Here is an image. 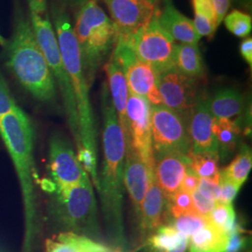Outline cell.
Masks as SVG:
<instances>
[{
    "mask_svg": "<svg viewBox=\"0 0 252 252\" xmlns=\"http://www.w3.org/2000/svg\"><path fill=\"white\" fill-rule=\"evenodd\" d=\"M101 108L104 119V162L98 192L109 234L115 243L123 246L126 243L123 215L126 145L107 82L102 86Z\"/></svg>",
    "mask_w": 252,
    "mask_h": 252,
    "instance_id": "obj_1",
    "label": "cell"
},
{
    "mask_svg": "<svg viewBox=\"0 0 252 252\" xmlns=\"http://www.w3.org/2000/svg\"><path fill=\"white\" fill-rule=\"evenodd\" d=\"M0 136L13 162L22 189L25 234L22 252H32L38 234L34 163V128L18 106L0 120Z\"/></svg>",
    "mask_w": 252,
    "mask_h": 252,
    "instance_id": "obj_2",
    "label": "cell"
},
{
    "mask_svg": "<svg viewBox=\"0 0 252 252\" xmlns=\"http://www.w3.org/2000/svg\"><path fill=\"white\" fill-rule=\"evenodd\" d=\"M6 63L21 86L34 98L52 103L56 97L55 81L36 41L30 20L19 13L8 40Z\"/></svg>",
    "mask_w": 252,
    "mask_h": 252,
    "instance_id": "obj_3",
    "label": "cell"
},
{
    "mask_svg": "<svg viewBox=\"0 0 252 252\" xmlns=\"http://www.w3.org/2000/svg\"><path fill=\"white\" fill-rule=\"evenodd\" d=\"M54 31L64 67L72 84L79 117L81 146L97 157L96 128L89 97V84L81 62V53L65 8L60 4L52 7Z\"/></svg>",
    "mask_w": 252,
    "mask_h": 252,
    "instance_id": "obj_4",
    "label": "cell"
},
{
    "mask_svg": "<svg viewBox=\"0 0 252 252\" xmlns=\"http://www.w3.org/2000/svg\"><path fill=\"white\" fill-rule=\"evenodd\" d=\"M73 32L80 49L83 71L91 86L100 65L116 45L117 32L95 0H86L76 9Z\"/></svg>",
    "mask_w": 252,
    "mask_h": 252,
    "instance_id": "obj_5",
    "label": "cell"
},
{
    "mask_svg": "<svg viewBox=\"0 0 252 252\" xmlns=\"http://www.w3.org/2000/svg\"><path fill=\"white\" fill-rule=\"evenodd\" d=\"M52 194L50 213L63 232L99 239L97 203L88 174L78 184L56 187Z\"/></svg>",
    "mask_w": 252,
    "mask_h": 252,
    "instance_id": "obj_6",
    "label": "cell"
},
{
    "mask_svg": "<svg viewBox=\"0 0 252 252\" xmlns=\"http://www.w3.org/2000/svg\"><path fill=\"white\" fill-rule=\"evenodd\" d=\"M28 5L30 9L29 20L36 41L42 54H44L54 81H56L59 86L68 126L74 136L77 149L80 150L82 146L72 84L64 67L56 34L47 11V2L46 0H28Z\"/></svg>",
    "mask_w": 252,
    "mask_h": 252,
    "instance_id": "obj_7",
    "label": "cell"
},
{
    "mask_svg": "<svg viewBox=\"0 0 252 252\" xmlns=\"http://www.w3.org/2000/svg\"><path fill=\"white\" fill-rule=\"evenodd\" d=\"M153 156L176 153L189 157L191 141L187 119L164 105H151Z\"/></svg>",
    "mask_w": 252,
    "mask_h": 252,
    "instance_id": "obj_8",
    "label": "cell"
},
{
    "mask_svg": "<svg viewBox=\"0 0 252 252\" xmlns=\"http://www.w3.org/2000/svg\"><path fill=\"white\" fill-rule=\"evenodd\" d=\"M159 12V11H158ZM158 13L135 35L118 38L129 46L137 58L151 64L158 74L175 68L176 44L174 39L160 26Z\"/></svg>",
    "mask_w": 252,
    "mask_h": 252,
    "instance_id": "obj_9",
    "label": "cell"
},
{
    "mask_svg": "<svg viewBox=\"0 0 252 252\" xmlns=\"http://www.w3.org/2000/svg\"><path fill=\"white\" fill-rule=\"evenodd\" d=\"M111 56L122 65L130 94L147 98L153 106L162 105L157 87L158 73L151 64L137 58L132 49L122 40H117Z\"/></svg>",
    "mask_w": 252,
    "mask_h": 252,
    "instance_id": "obj_10",
    "label": "cell"
},
{
    "mask_svg": "<svg viewBox=\"0 0 252 252\" xmlns=\"http://www.w3.org/2000/svg\"><path fill=\"white\" fill-rule=\"evenodd\" d=\"M157 87L162 105L186 119L202 94L198 91L196 80L183 75L176 68L158 74Z\"/></svg>",
    "mask_w": 252,
    "mask_h": 252,
    "instance_id": "obj_11",
    "label": "cell"
},
{
    "mask_svg": "<svg viewBox=\"0 0 252 252\" xmlns=\"http://www.w3.org/2000/svg\"><path fill=\"white\" fill-rule=\"evenodd\" d=\"M126 119L134 150L150 167L154 168L150 102L145 97L129 93Z\"/></svg>",
    "mask_w": 252,
    "mask_h": 252,
    "instance_id": "obj_12",
    "label": "cell"
},
{
    "mask_svg": "<svg viewBox=\"0 0 252 252\" xmlns=\"http://www.w3.org/2000/svg\"><path fill=\"white\" fill-rule=\"evenodd\" d=\"M108 7L118 38H128L146 27L158 13L149 0H102Z\"/></svg>",
    "mask_w": 252,
    "mask_h": 252,
    "instance_id": "obj_13",
    "label": "cell"
},
{
    "mask_svg": "<svg viewBox=\"0 0 252 252\" xmlns=\"http://www.w3.org/2000/svg\"><path fill=\"white\" fill-rule=\"evenodd\" d=\"M49 169L56 187L78 184L87 174L71 146L60 135H53L50 140Z\"/></svg>",
    "mask_w": 252,
    "mask_h": 252,
    "instance_id": "obj_14",
    "label": "cell"
},
{
    "mask_svg": "<svg viewBox=\"0 0 252 252\" xmlns=\"http://www.w3.org/2000/svg\"><path fill=\"white\" fill-rule=\"evenodd\" d=\"M154 168L150 167L136 153L132 143L126 145L124 183L138 218L141 204L154 179Z\"/></svg>",
    "mask_w": 252,
    "mask_h": 252,
    "instance_id": "obj_15",
    "label": "cell"
},
{
    "mask_svg": "<svg viewBox=\"0 0 252 252\" xmlns=\"http://www.w3.org/2000/svg\"><path fill=\"white\" fill-rule=\"evenodd\" d=\"M213 119L209 99L202 93L187 119L192 153H219L218 142L212 130Z\"/></svg>",
    "mask_w": 252,
    "mask_h": 252,
    "instance_id": "obj_16",
    "label": "cell"
},
{
    "mask_svg": "<svg viewBox=\"0 0 252 252\" xmlns=\"http://www.w3.org/2000/svg\"><path fill=\"white\" fill-rule=\"evenodd\" d=\"M189 164V157L167 153L154 158V177L166 197L180 189V183Z\"/></svg>",
    "mask_w": 252,
    "mask_h": 252,
    "instance_id": "obj_17",
    "label": "cell"
},
{
    "mask_svg": "<svg viewBox=\"0 0 252 252\" xmlns=\"http://www.w3.org/2000/svg\"><path fill=\"white\" fill-rule=\"evenodd\" d=\"M106 72L108 76V90L117 114L119 125L121 126L124 134L125 144H128L131 143L126 119V105L129 95V90L127 87L125 72L122 65L113 56L110 57L106 65Z\"/></svg>",
    "mask_w": 252,
    "mask_h": 252,
    "instance_id": "obj_18",
    "label": "cell"
},
{
    "mask_svg": "<svg viewBox=\"0 0 252 252\" xmlns=\"http://www.w3.org/2000/svg\"><path fill=\"white\" fill-rule=\"evenodd\" d=\"M158 22L173 39L184 44L197 45L200 36L196 33L192 20L182 14L172 0H164L163 8L158 12Z\"/></svg>",
    "mask_w": 252,
    "mask_h": 252,
    "instance_id": "obj_19",
    "label": "cell"
},
{
    "mask_svg": "<svg viewBox=\"0 0 252 252\" xmlns=\"http://www.w3.org/2000/svg\"><path fill=\"white\" fill-rule=\"evenodd\" d=\"M164 208L165 196L154 178L142 201L138 216L140 232L144 240L162 225Z\"/></svg>",
    "mask_w": 252,
    "mask_h": 252,
    "instance_id": "obj_20",
    "label": "cell"
},
{
    "mask_svg": "<svg viewBox=\"0 0 252 252\" xmlns=\"http://www.w3.org/2000/svg\"><path fill=\"white\" fill-rule=\"evenodd\" d=\"M46 252H115L105 244L72 232H62L55 238L47 239Z\"/></svg>",
    "mask_w": 252,
    "mask_h": 252,
    "instance_id": "obj_21",
    "label": "cell"
},
{
    "mask_svg": "<svg viewBox=\"0 0 252 252\" xmlns=\"http://www.w3.org/2000/svg\"><path fill=\"white\" fill-rule=\"evenodd\" d=\"M152 252H186L189 238L171 224H162L146 240Z\"/></svg>",
    "mask_w": 252,
    "mask_h": 252,
    "instance_id": "obj_22",
    "label": "cell"
},
{
    "mask_svg": "<svg viewBox=\"0 0 252 252\" xmlns=\"http://www.w3.org/2000/svg\"><path fill=\"white\" fill-rule=\"evenodd\" d=\"M246 106L245 96L234 88H224L218 91L209 100V108L213 117L230 119L241 115Z\"/></svg>",
    "mask_w": 252,
    "mask_h": 252,
    "instance_id": "obj_23",
    "label": "cell"
},
{
    "mask_svg": "<svg viewBox=\"0 0 252 252\" xmlns=\"http://www.w3.org/2000/svg\"><path fill=\"white\" fill-rule=\"evenodd\" d=\"M229 234L210 221L189 238V252H225Z\"/></svg>",
    "mask_w": 252,
    "mask_h": 252,
    "instance_id": "obj_24",
    "label": "cell"
},
{
    "mask_svg": "<svg viewBox=\"0 0 252 252\" xmlns=\"http://www.w3.org/2000/svg\"><path fill=\"white\" fill-rule=\"evenodd\" d=\"M175 68L196 81L203 79L205 67L198 46L184 43L176 46Z\"/></svg>",
    "mask_w": 252,
    "mask_h": 252,
    "instance_id": "obj_25",
    "label": "cell"
},
{
    "mask_svg": "<svg viewBox=\"0 0 252 252\" xmlns=\"http://www.w3.org/2000/svg\"><path fill=\"white\" fill-rule=\"evenodd\" d=\"M212 130L218 142V151L222 158L228 157L236 148L241 127L233 120L214 118Z\"/></svg>",
    "mask_w": 252,
    "mask_h": 252,
    "instance_id": "obj_26",
    "label": "cell"
},
{
    "mask_svg": "<svg viewBox=\"0 0 252 252\" xmlns=\"http://www.w3.org/2000/svg\"><path fill=\"white\" fill-rule=\"evenodd\" d=\"M219 153H191L189 165L200 179L220 184V172L219 170Z\"/></svg>",
    "mask_w": 252,
    "mask_h": 252,
    "instance_id": "obj_27",
    "label": "cell"
},
{
    "mask_svg": "<svg viewBox=\"0 0 252 252\" xmlns=\"http://www.w3.org/2000/svg\"><path fill=\"white\" fill-rule=\"evenodd\" d=\"M252 166V151L247 145H243L234 160L221 173L241 188L248 179Z\"/></svg>",
    "mask_w": 252,
    "mask_h": 252,
    "instance_id": "obj_28",
    "label": "cell"
},
{
    "mask_svg": "<svg viewBox=\"0 0 252 252\" xmlns=\"http://www.w3.org/2000/svg\"><path fill=\"white\" fill-rule=\"evenodd\" d=\"M207 218L212 224L228 234H231L239 225L236 221V216L232 204L216 203Z\"/></svg>",
    "mask_w": 252,
    "mask_h": 252,
    "instance_id": "obj_29",
    "label": "cell"
},
{
    "mask_svg": "<svg viewBox=\"0 0 252 252\" xmlns=\"http://www.w3.org/2000/svg\"><path fill=\"white\" fill-rule=\"evenodd\" d=\"M223 22L228 31L237 37L249 36L252 32V15L242 10H232L229 14L226 15Z\"/></svg>",
    "mask_w": 252,
    "mask_h": 252,
    "instance_id": "obj_30",
    "label": "cell"
},
{
    "mask_svg": "<svg viewBox=\"0 0 252 252\" xmlns=\"http://www.w3.org/2000/svg\"><path fill=\"white\" fill-rule=\"evenodd\" d=\"M165 208H167L170 215V220L181 215L195 212L192 206L191 195L181 189L175 192L171 196L165 198Z\"/></svg>",
    "mask_w": 252,
    "mask_h": 252,
    "instance_id": "obj_31",
    "label": "cell"
},
{
    "mask_svg": "<svg viewBox=\"0 0 252 252\" xmlns=\"http://www.w3.org/2000/svg\"><path fill=\"white\" fill-rule=\"evenodd\" d=\"M180 233L189 238L192 234L198 232L200 229L207 225L209 222L207 217L201 216L197 213H187L172 220L169 221Z\"/></svg>",
    "mask_w": 252,
    "mask_h": 252,
    "instance_id": "obj_32",
    "label": "cell"
},
{
    "mask_svg": "<svg viewBox=\"0 0 252 252\" xmlns=\"http://www.w3.org/2000/svg\"><path fill=\"white\" fill-rule=\"evenodd\" d=\"M17 107L13 99L6 79L0 72V120Z\"/></svg>",
    "mask_w": 252,
    "mask_h": 252,
    "instance_id": "obj_33",
    "label": "cell"
},
{
    "mask_svg": "<svg viewBox=\"0 0 252 252\" xmlns=\"http://www.w3.org/2000/svg\"><path fill=\"white\" fill-rule=\"evenodd\" d=\"M220 193L219 201L217 203L222 204H232L240 189L239 186H237L232 180L226 178L222 173H220Z\"/></svg>",
    "mask_w": 252,
    "mask_h": 252,
    "instance_id": "obj_34",
    "label": "cell"
},
{
    "mask_svg": "<svg viewBox=\"0 0 252 252\" xmlns=\"http://www.w3.org/2000/svg\"><path fill=\"white\" fill-rule=\"evenodd\" d=\"M193 27L200 37L214 36L217 30V26L214 21L207 18V16L194 12V19L192 21Z\"/></svg>",
    "mask_w": 252,
    "mask_h": 252,
    "instance_id": "obj_35",
    "label": "cell"
},
{
    "mask_svg": "<svg viewBox=\"0 0 252 252\" xmlns=\"http://www.w3.org/2000/svg\"><path fill=\"white\" fill-rule=\"evenodd\" d=\"M248 238L244 235L243 228L239 224L234 231L229 234L225 252H240L246 248Z\"/></svg>",
    "mask_w": 252,
    "mask_h": 252,
    "instance_id": "obj_36",
    "label": "cell"
},
{
    "mask_svg": "<svg viewBox=\"0 0 252 252\" xmlns=\"http://www.w3.org/2000/svg\"><path fill=\"white\" fill-rule=\"evenodd\" d=\"M190 195L192 199V206H193L194 211L201 216L208 217L209 213L215 207L216 202L206 198L199 192L197 189L193 191Z\"/></svg>",
    "mask_w": 252,
    "mask_h": 252,
    "instance_id": "obj_37",
    "label": "cell"
},
{
    "mask_svg": "<svg viewBox=\"0 0 252 252\" xmlns=\"http://www.w3.org/2000/svg\"><path fill=\"white\" fill-rule=\"evenodd\" d=\"M197 190L206 198L214 201L216 203L219 201L220 193V184H217L215 182H212L210 180L200 179V183H199Z\"/></svg>",
    "mask_w": 252,
    "mask_h": 252,
    "instance_id": "obj_38",
    "label": "cell"
},
{
    "mask_svg": "<svg viewBox=\"0 0 252 252\" xmlns=\"http://www.w3.org/2000/svg\"><path fill=\"white\" fill-rule=\"evenodd\" d=\"M199 183H200V178L191 170L189 165L186 169L184 178L180 183V189L191 194L193 191L198 189Z\"/></svg>",
    "mask_w": 252,
    "mask_h": 252,
    "instance_id": "obj_39",
    "label": "cell"
},
{
    "mask_svg": "<svg viewBox=\"0 0 252 252\" xmlns=\"http://www.w3.org/2000/svg\"><path fill=\"white\" fill-rule=\"evenodd\" d=\"M191 5L194 12L205 15L215 22V14L211 0H191Z\"/></svg>",
    "mask_w": 252,
    "mask_h": 252,
    "instance_id": "obj_40",
    "label": "cell"
},
{
    "mask_svg": "<svg viewBox=\"0 0 252 252\" xmlns=\"http://www.w3.org/2000/svg\"><path fill=\"white\" fill-rule=\"evenodd\" d=\"M211 1H212L214 14H215L216 26L217 27H220V25L223 22V19L225 18L227 15L232 0H211Z\"/></svg>",
    "mask_w": 252,
    "mask_h": 252,
    "instance_id": "obj_41",
    "label": "cell"
},
{
    "mask_svg": "<svg viewBox=\"0 0 252 252\" xmlns=\"http://www.w3.org/2000/svg\"><path fill=\"white\" fill-rule=\"evenodd\" d=\"M240 55L250 66L252 65V37H247L239 46Z\"/></svg>",
    "mask_w": 252,
    "mask_h": 252,
    "instance_id": "obj_42",
    "label": "cell"
},
{
    "mask_svg": "<svg viewBox=\"0 0 252 252\" xmlns=\"http://www.w3.org/2000/svg\"><path fill=\"white\" fill-rule=\"evenodd\" d=\"M86 0H60V5H62L63 8L69 7L71 9H77Z\"/></svg>",
    "mask_w": 252,
    "mask_h": 252,
    "instance_id": "obj_43",
    "label": "cell"
},
{
    "mask_svg": "<svg viewBox=\"0 0 252 252\" xmlns=\"http://www.w3.org/2000/svg\"><path fill=\"white\" fill-rule=\"evenodd\" d=\"M239 6H241L246 10H252V0H235Z\"/></svg>",
    "mask_w": 252,
    "mask_h": 252,
    "instance_id": "obj_44",
    "label": "cell"
},
{
    "mask_svg": "<svg viewBox=\"0 0 252 252\" xmlns=\"http://www.w3.org/2000/svg\"><path fill=\"white\" fill-rule=\"evenodd\" d=\"M8 44V40L7 39H5L3 36L0 35V46H2V47H6Z\"/></svg>",
    "mask_w": 252,
    "mask_h": 252,
    "instance_id": "obj_45",
    "label": "cell"
},
{
    "mask_svg": "<svg viewBox=\"0 0 252 252\" xmlns=\"http://www.w3.org/2000/svg\"><path fill=\"white\" fill-rule=\"evenodd\" d=\"M95 1H98V0H95ZM149 1H151V2H153V3H154V4H156L158 0H149Z\"/></svg>",
    "mask_w": 252,
    "mask_h": 252,
    "instance_id": "obj_46",
    "label": "cell"
},
{
    "mask_svg": "<svg viewBox=\"0 0 252 252\" xmlns=\"http://www.w3.org/2000/svg\"><path fill=\"white\" fill-rule=\"evenodd\" d=\"M115 252H122V251H121V250H119V249H118V250H116V251H115Z\"/></svg>",
    "mask_w": 252,
    "mask_h": 252,
    "instance_id": "obj_47",
    "label": "cell"
},
{
    "mask_svg": "<svg viewBox=\"0 0 252 252\" xmlns=\"http://www.w3.org/2000/svg\"></svg>",
    "mask_w": 252,
    "mask_h": 252,
    "instance_id": "obj_48",
    "label": "cell"
}]
</instances>
